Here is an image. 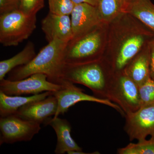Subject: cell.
I'll return each mask as SVG.
<instances>
[{
  "label": "cell",
  "instance_id": "11",
  "mask_svg": "<svg viewBox=\"0 0 154 154\" xmlns=\"http://www.w3.org/2000/svg\"><path fill=\"white\" fill-rule=\"evenodd\" d=\"M42 29L48 42L54 40L69 42L73 38L70 16L49 12L42 21Z\"/></svg>",
  "mask_w": 154,
  "mask_h": 154
},
{
  "label": "cell",
  "instance_id": "22",
  "mask_svg": "<svg viewBox=\"0 0 154 154\" xmlns=\"http://www.w3.org/2000/svg\"><path fill=\"white\" fill-rule=\"evenodd\" d=\"M49 12L60 15L71 14L75 5L72 0H48Z\"/></svg>",
  "mask_w": 154,
  "mask_h": 154
},
{
  "label": "cell",
  "instance_id": "2",
  "mask_svg": "<svg viewBox=\"0 0 154 154\" xmlns=\"http://www.w3.org/2000/svg\"><path fill=\"white\" fill-rule=\"evenodd\" d=\"M63 78L73 84L86 86L91 90L94 96L105 99H107L113 79H107L98 61L80 64H65Z\"/></svg>",
  "mask_w": 154,
  "mask_h": 154
},
{
  "label": "cell",
  "instance_id": "9",
  "mask_svg": "<svg viewBox=\"0 0 154 154\" xmlns=\"http://www.w3.org/2000/svg\"><path fill=\"white\" fill-rule=\"evenodd\" d=\"M124 130L130 141L154 137V105L140 107L134 112L125 113Z\"/></svg>",
  "mask_w": 154,
  "mask_h": 154
},
{
  "label": "cell",
  "instance_id": "8",
  "mask_svg": "<svg viewBox=\"0 0 154 154\" xmlns=\"http://www.w3.org/2000/svg\"><path fill=\"white\" fill-rule=\"evenodd\" d=\"M62 85L63 87L59 91L52 92L53 95L55 96L57 101V110L54 118L63 115L67 112L70 107L78 102L85 101L107 105L117 110L122 115H125V113L121 107L108 99H101L85 94L82 89L78 88L74 84L66 80Z\"/></svg>",
  "mask_w": 154,
  "mask_h": 154
},
{
  "label": "cell",
  "instance_id": "19",
  "mask_svg": "<svg viewBox=\"0 0 154 154\" xmlns=\"http://www.w3.org/2000/svg\"><path fill=\"white\" fill-rule=\"evenodd\" d=\"M119 154H154V137L150 139L138 141L136 143H130L117 150Z\"/></svg>",
  "mask_w": 154,
  "mask_h": 154
},
{
  "label": "cell",
  "instance_id": "13",
  "mask_svg": "<svg viewBox=\"0 0 154 154\" xmlns=\"http://www.w3.org/2000/svg\"><path fill=\"white\" fill-rule=\"evenodd\" d=\"M50 125L54 130L57 137V143L54 153L56 154H64L71 152L82 151V149L72 138V127L70 123L66 119L58 117L49 118L45 123Z\"/></svg>",
  "mask_w": 154,
  "mask_h": 154
},
{
  "label": "cell",
  "instance_id": "1",
  "mask_svg": "<svg viewBox=\"0 0 154 154\" xmlns=\"http://www.w3.org/2000/svg\"><path fill=\"white\" fill-rule=\"evenodd\" d=\"M68 42L60 40L48 42L29 63L10 72L8 79L17 81L34 74L42 73L47 75L49 82L62 85L65 81L63 72L66 64L65 52Z\"/></svg>",
  "mask_w": 154,
  "mask_h": 154
},
{
  "label": "cell",
  "instance_id": "27",
  "mask_svg": "<svg viewBox=\"0 0 154 154\" xmlns=\"http://www.w3.org/2000/svg\"><path fill=\"white\" fill-rule=\"evenodd\" d=\"M75 5L86 3L91 5L97 7L99 3V0H72Z\"/></svg>",
  "mask_w": 154,
  "mask_h": 154
},
{
  "label": "cell",
  "instance_id": "20",
  "mask_svg": "<svg viewBox=\"0 0 154 154\" xmlns=\"http://www.w3.org/2000/svg\"><path fill=\"white\" fill-rule=\"evenodd\" d=\"M98 11L102 21H109L120 12L117 0H99Z\"/></svg>",
  "mask_w": 154,
  "mask_h": 154
},
{
  "label": "cell",
  "instance_id": "23",
  "mask_svg": "<svg viewBox=\"0 0 154 154\" xmlns=\"http://www.w3.org/2000/svg\"><path fill=\"white\" fill-rule=\"evenodd\" d=\"M44 7V0H20L19 10L29 15H36Z\"/></svg>",
  "mask_w": 154,
  "mask_h": 154
},
{
  "label": "cell",
  "instance_id": "25",
  "mask_svg": "<svg viewBox=\"0 0 154 154\" xmlns=\"http://www.w3.org/2000/svg\"><path fill=\"white\" fill-rule=\"evenodd\" d=\"M150 51V76L154 80V38L148 43Z\"/></svg>",
  "mask_w": 154,
  "mask_h": 154
},
{
  "label": "cell",
  "instance_id": "21",
  "mask_svg": "<svg viewBox=\"0 0 154 154\" xmlns=\"http://www.w3.org/2000/svg\"><path fill=\"white\" fill-rule=\"evenodd\" d=\"M138 87L141 107L154 105V80L150 77Z\"/></svg>",
  "mask_w": 154,
  "mask_h": 154
},
{
  "label": "cell",
  "instance_id": "10",
  "mask_svg": "<svg viewBox=\"0 0 154 154\" xmlns=\"http://www.w3.org/2000/svg\"><path fill=\"white\" fill-rule=\"evenodd\" d=\"M70 16L73 38L87 33L102 22L97 7L86 3L75 5Z\"/></svg>",
  "mask_w": 154,
  "mask_h": 154
},
{
  "label": "cell",
  "instance_id": "16",
  "mask_svg": "<svg viewBox=\"0 0 154 154\" xmlns=\"http://www.w3.org/2000/svg\"><path fill=\"white\" fill-rule=\"evenodd\" d=\"M143 43L144 38L140 35H135L128 38L123 42L116 58L114 69L119 72L122 71L137 54Z\"/></svg>",
  "mask_w": 154,
  "mask_h": 154
},
{
  "label": "cell",
  "instance_id": "18",
  "mask_svg": "<svg viewBox=\"0 0 154 154\" xmlns=\"http://www.w3.org/2000/svg\"><path fill=\"white\" fill-rule=\"evenodd\" d=\"M154 33V4L150 0H137L127 10Z\"/></svg>",
  "mask_w": 154,
  "mask_h": 154
},
{
  "label": "cell",
  "instance_id": "26",
  "mask_svg": "<svg viewBox=\"0 0 154 154\" xmlns=\"http://www.w3.org/2000/svg\"><path fill=\"white\" fill-rule=\"evenodd\" d=\"M121 13H126L130 6L137 0H117Z\"/></svg>",
  "mask_w": 154,
  "mask_h": 154
},
{
  "label": "cell",
  "instance_id": "24",
  "mask_svg": "<svg viewBox=\"0 0 154 154\" xmlns=\"http://www.w3.org/2000/svg\"><path fill=\"white\" fill-rule=\"evenodd\" d=\"M20 0H0V15L19 9Z\"/></svg>",
  "mask_w": 154,
  "mask_h": 154
},
{
  "label": "cell",
  "instance_id": "6",
  "mask_svg": "<svg viewBox=\"0 0 154 154\" xmlns=\"http://www.w3.org/2000/svg\"><path fill=\"white\" fill-rule=\"evenodd\" d=\"M41 129L40 124L13 114L0 118V145L32 140Z\"/></svg>",
  "mask_w": 154,
  "mask_h": 154
},
{
  "label": "cell",
  "instance_id": "5",
  "mask_svg": "<svg viewBox=\"0 0 154 154\" xmlns=\"http://www.w3.org/2000/svg\"><path fill=\"white\" fill-rule=\"evenodd\" d=\"M107 99L119 105L125 114L141 107L138 86L124 72L112 79Z\"/></svg>",
  "mask_w": 154,
  "mask_h": 154
},
{
  "label": "cell",
  "instance_id": "17",
  "mask_svg": "<svg viewBox=\"0 0 154 154\" xmlns=\"http://www.w3.org/2000/svg\"><path fill=\"white\" fill-rule=\"evenodd\" d=\"M35 46L32 42H28L20 52L8 59L0 62V81L5 79L7 74L17 67L29 63L36 56Z\"/></svg>",
  "mask_w": 154,
  "mask_h": 154
},
{
  "label": "cell",
  "instance_id": "7",
  "mask_svg": "<svg viewBox=\"0 0 154 154\" xmlns=\"http://www.w3.org/2000/svg\"><path fill=\"white\" fill-rule=\"evenodd\" d=\"M62 85L51 82L46 75L34 74L23 79L0 81V91L10 96L36 95L45 92H55L63 88Z\"/></svg>",
  "mask_w": 154,
  "mask_h": 154
},
{
  "label": "cell",
  "instance_id": "14",
  "mask_svg": "<svg viewBox=\"0 0 154 154\" xmlns=\"http://www.w3.org/2000/svg\"><path fill=\"white\" fill-rule=\"evenodd\" d=\"M52 94L47 91L28 97L10 96L0 91V116L5 117L16 114L19 108L29 103L42 100Z\"/></svg>",
  "mask_w": 154,
  "mask_h": 154
},
{
  "label": "cell",
  "instance_id": "12",
  "mask_svg": "<svg viewBox=\"0 0 154 154\" xmlns=\"http://www.w3.org/2000/svg\"><path fill=\"white\" fill-rule=\"evenodd\" d=\"M57 107V99L51 94L45 99L22 106L15 114L24 119L45 124L48 119L55 115Z\"/></svg>",
  "mask_w": 154,
  "mask_h": 154
},
{
  "label": "cell",
  "instance_id": "3",
  "mask_svg": "<svg viewBox=\"0 0 154 154\" xmlns=\"http://www.w3.org/2000/svg\"><path fill=\"white\" fill-rule=\"evenodd\" d=\"M36 15L15 10L0 15V42L3 46H17L26 40L36 27Z\"/></svg>",
  "mask_w": 154,
  "mask_h": 154
},
{
  "label": "cell",
  "instance_id": "4",
  "mask_svg": "<svg viewBox=\"0 0 154 154\" xmlns=\"http://www.w3.org/2000/svg\"><path fill=\"white\" fill-rule=\"evenodd\" d=\"M97 27L74 37L68 42L65 52L66 64H80L97 61L96 55L102 42L101 34L96 29Z\"/></svg>",
  "mask_w": 154,
  "mask_h": 154
},
{
  "label": "cell",
  "instance_id": "15",
  "mask_svg": "<svg viewBox=\"0 0 154 154\" xmlns=\"http://www.w3.org/2000/svg\"><path fill=\"white\" fill-rule=\"evenodd\" d=\"M124 72L138 86L150 78V51L148 45L147 49L136 58Z\"/></svg>",
  "mask_w": 154,
  "mask_h": 154
}]
</instances>
